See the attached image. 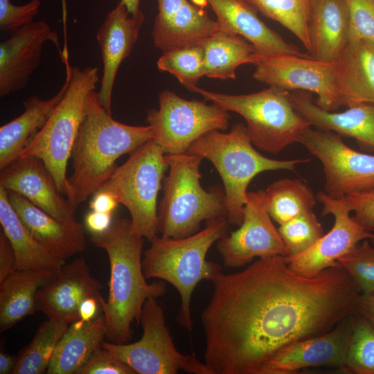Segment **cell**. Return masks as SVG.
Listing matches in <instances>:
<instances>
[{
  "mask_svg": "<svg viewBox=\"0 0 374 374\" xmlns=\"http://www.w3.org/2000/svg\"><path fill=\"white\" fill-rule=\"evenodd\" d=\"M350 33L348 8L345 0H312L308 23L310 56L336 62Z\"/></svg>",
  "mask_w": 374,
  "mask_h": 374,
  "instance_id": "obj_25",
  "label": "cell"
},
{
  "mask_svg": "<svg viewBox=\"0 0 374 374\" xmlns=\"http://www.w3.org/2000/svg\"><path fill=\"white\" fill-rule=\"evenodd\" d=\"M144 238L125 218L115 219L107 231L91 236L93 243L107 252L109 261L108 298L105 300L100 294L99 300L110 342L127 343L133 334L132 323H140L146 300L166 292L165 283L146 281L141 260Z\"/></svg>",
  "mask_w": 374,
  "mask_h": 374,
  "instance_id": "obj_2",
  "label": "cell"
},
{
  "mask_svg": "<svg viewBox=\"0 0 374 374\" xmlns=\"http://www.w3.org/2000/svg\"><path fill=\"white\" fill-rule=\"evenodd\" d=\"M140 10L131 15L120 1L109 12L99 27L96 38L103 62V75L98 98L100 105L112 114V97L118 68L131 53L144 21Z\"/></svg>",
  "mask_w": 374,
  "mask_h": 374,
  "instance_id": "obj_19",
  "label": "cell"
},
{
  "mask_svg": "<svg viewBox=\"0 0 374 374\" xmlns=\"http://www.w3.org/2000/svg\"><path fill=\"white\" fill-rule=\"evenodd\" d=\"M157 65L159 70L173 75L192 92L205 76L204 53L201 44L163 52Z\"/></svg>",
  "mask_w": 374,
  "mask_h": 374,
  "instance_id": "obj_36",
  "label": "cell"
},
{
  "mask_svg": "<svg viewBox=\"0 0 374 374\" xmlns=\"http://www.w3.org/2000/svg\"><path fill=\"white\" fill-rule=\"evenodd\" d=\"M337 62L344 106L374 103V44L350 37Z\"/></svg>",
  "mask_w": 374,
  "mask_h": 374,
  "instance_id": "obj_26",
  "label": "cell"
},
{
  "mask_svg": "<svg viewBox=\"0 0 374 374\" xmlns=\"http://www.w3.org/2000/svg\"><path fill=\"white\" fill-rule=\"evenodd\" d=\"M193 92L242 116L252 144L266 152L277 154L299 143L301 134L311 127L294 109L291 92L282 88L269 87L256 93L232 95L197 87Z\"/></svg>",
  "mask_w": 374,
  "mask_h": 374,
  "instance_id": "obj_8",
  "label": "cell"
},
{
  "mask_svg": "<svg viewBox=\"0 0 374 374\" xmlns=\"http://www.w3.org/2000/svg\"><path fill=\"white\" fill-rule=\"evenodd\" d=\"M278 229L288 250L287 256L305 251L324 234L322 226L312 211L280 224Z\"/></svg>",
  "mask_w": 374,
  "mask_h": 374,
  "instance_id": "obj_37",
  "label": "cell"
},
{
  "mask_svg": "<svg viewBox=\"0 0 374 374\" xmlns=\"http://www.w3.org/2000/svg\"><path fill=\"white\" fill-rule=\"evenodd\" d=\"M119 203L116 195L112 191L101 187L92 195L89 208L91 211L112 214Z\"/></svg>",
  "mask_w": 374,
  "mask_h": 374,
  "instance_id": "obj_44",
  "label": "cell"
},
{
  "mask_svg": "<svg viewBox=\"0 0 374 374\" xmlns=\"http://www.w3.org/2000/svg\"><path fill=\"white\" fill-rule=\"evenodd\" d=\"M62 3V19L64 26V30H66V0H61Z\"/></svg>",
  "mask_w": 374,
  "mask_h": 374,
  "instance_id": "obj_50",
  "label": "cell"
},
{
  "mask_svg": "<svg viewBox=\"0 0 374 374\" xmlns=\"http://www.w3.org/2000/svg\"><path fill=\"white\" fill-rule=\"evenodd\" d=\"M66 69V91L47 121L30 139L19 158L42 160L51 174L59 192L66 197L71 186L66 176L68 161L83 121L89 93L99 80L98 69L71 66L69 55L62 60Z\"/></svg>",
  "mask_w": 374,
  "mask_h": 374,
  "instance_id": "obj_5",
  "label": "cell"
},
{
  "mask_svg": "<svg viewBox=\"0 0 374 374\" xmlns=\"http://www.w3.org/2000/svg\"><path fill=\"white\" fill-rule=\"evenodd\" d=\"M253 78L269 87L317 94L316 104L327 111L344 106L337 62L315 60L310 55L278 54L258 56Z\"/></svg>",
  "mask_w": 374,
  "mask_h": 374,
  "instance_id": "obj_12",
  "label": "cell"
},
{
  "mask_svg": "<svg viewBox=\"0 0 374 374\" xmlns=\"http://www.w3.org/2000/svg\"><path fill=\"white\" fill-rule=\"evenodd\" d=\"M247 127L233 125L230 132L214 130L194 141L186 152L210 161L224 184L227 220L240 226L247 202V187L259 173L265 171L293 170L308 159L275 160L260 154L252 145Z\"/></svg>",
  "mask_w": 374,
  "mask_h": 374,
  "instance_id": "obj_6",
  "label": "cell"
},
{
  "mask_svg": "<svg viewBox=\"0 0 374 374\" xmlns=\"http://www.w3.org/2000/svg\"><path fill=\"white\" fill-rule=\"evenodd\" d=\"M228 227L226 217L208 220L203 230L188 237L157 235L145 251L142 269L145 278L165 280L177 289L181 299L177 320L188 331L193 329L190 301L195 288L200 281H212L222 272L220 265L206 256L212 244L227 234Z\"/></svg>",
  "mask_w": 374,
  "mask_h": 374,
  "instance_id": "obj_4",
  "label": "cell"
},
{
  "mask_svg": "<svg viewBox=\"0 0 374 374\" xmlns=\"http://www.w3.org/2000/svg\"><path fill=\"white\" fill-rule=\"evenodd\" d=\"M351 317L326 333L284 347L262 366L258 374H292L322 366L340 369L346 359Z\"/></svg>",
  "mask_w": 374,
  "mask_h": 374,
  "instance_id": "obj_18",
  "label": "cell"
},
{
  "mask_svg": "<svg viewBox=\"0 0 374 374\" xmlns=\"http://www.w3.org/2000/svg\"><path fill=\"white\" fill-rule=\"evenodd\" d=\"M152 139L151 127L121 123L99 103L98 92L89 95L84 116L73 148V173L68 177L71 207L100 188L117 166L116 160Z\"/></svg>",
  "mask_w": 374,
  "mask_h": 374,
  "instance_id": "obj_3",
  "label": "cell"
},
{
  "mask_svg": "<svg viewBox=\"0 0 374 374\" xmlns=\"http://www.w3.org/2000/svg\"><path fill=\"white\" fill-rule=\"evenodd\" d=\"M0 186L24 197L59 221H77L75 211L62 197L51 174L39 159L19 158L1 170Z\"/></svg>",
  "mask_w": 374,
  "mask_h": 374,
  "instance_id": "obj_20",
  "label": "cell"
},
{
  "mask_svg": "<svg viewBox=\"0 0 374 374\" xmlns=\"http://www.w3.org/2000/svg\"><path fill=\"white\" fill-rule=\"evenodd\" d=\"M357 314L363 316L374 326V293L361 295Z\"/></svg>",
  "mask_w": 374,
  "mask_h": 374,
  "instance_id": "obj_47",
  "label": "cell"
},
{
  "mask_svg": "<svg viewBox=\"0 0 374 374\" xmlns=\"http://www.w3.org/2000/svg\"><path fill=\"white\" fill-rule=\"evenodd\" d=\"M317 198L310 188L299 179H283L264 190L265 208L279 225L312 211Z\"/></svg>",
  "mask_w": 374,
  "mask_h": 374,
  "instance_id": "obj_32",
  "label": "cell"
},
{
  "mask_svg": "<svg viewBox=\"0 0 374 374\" xmlns=\"http://www.w3.org/2000/svg\"><path fill=\"white\" fill-rule=\"evenodd\" d=\"M58 269H15L0 282V330L12 328L36 311L40 287Z\"/></svg>",
  "mask_w": 374,
  "mask_h": 374,
  "instance_id": "obj_29",
  "label": "cell"
},
{
  "mask_svg": "<svg viewBox=\"0 0 374 374\" xmlns=\"http://www.w3.org/2000/svg\"><path fill=\"white\" fill-rule=\"evenodd\" d=\"M17 360V356L14 357L3 351L0 353V373H12Z\"/></svg>",
  "mask_w": 374,
  "mask_h": 374,
  "instance_id": "obj_48",
  "label": "cell"
},
{
  "mask_svg": "<svg viewBox=\"0 0 374 374\" xmlns=\"http://www.w3.org/2000/svg\"><path fill=\"white\" fill-rule=\"evenodd\" d=\"M169 173L163 179V196L158 210L161 236L182 238L197 233L200 224L227 218L225 193L220 188L205 190L200 184L202 157L189 152L165 154Z\"/></svg>",
  "mask_w": 374,
  "mask_h": 374,
  "instance_id": "obj_7",
  "label": "cell"
},
{
  "mask_svg": "<svg viewBox=\"0 0 374 374\" xmlns=\"http://www.w3.org/2000/svg\"><path fill=\"white\" fill-rule=\"evenodd\" d=\"M99 294L97 296L88 297L81 303L79 308V319L90 321L100 315L101 305Z\"/></svg>",
  "mask_w": 374,
  "mask_h": 374,
  "instance_id": "obj_46",
  "label": "cell"
},
{
  "mask_svg": "<svg viewBox=\"0 0 374 374\" xmlns=\"http://www.w3.org/2000/svg\"><path fill=\"white\" fill-rule=\"evenodd\" d=\"M353 219L368 231L374 230V188L343 197Z\"/></svg>",
  "mask_w": 374,
  "mask_h": 374,
  "instance_id": "obj_42",
  "label": "cell"
},
{
  "mask_svg": "<svg viewBox=\"0 0 374 374\" xmlns=\"http://www.w3.org/2000/svg\"><path fill=\"white\" fill-rule=\"evenodd\" d=\"M224 265L238 268L255 258L287 256L289 253L264 204V190L247 193L240 228L217 240Z\"/></svg>",
  "mask_w": 374,
  "mask_h": 374,
  "instance_id": "obj_15",
  "label": "cell"
},
{
  "mask_svg": "<svg viewBox=\"0 0 374 374\" xmlns=\"http://www.w3.org/2000/svg\"><path fill=\"white\" fill-rule=\"evenodd\" d=\"M102 285L92 276L87 261L78 258L62 265L39 290L36 311L48 319L70 324L79 319V308L87 298L97 296Z\"/></svg>",
  "mask_w": 374,
  "mask_h": 374,
  "instance_id": "obj_17",
  "label": "cell"
},
{
  "mask_svg": "<svg viewBox=\"0 0 374 374\" xmlns=\"http://www.w3.org/2000/svg\"><path fill=\"white\" fill-rule=\"evenodd\" d=\"M69 325L47 318L39 326L30 342L17 355L12 374L46 373L57 344Z\"/></svg>",
  "mask_w": 374,
  "mask_h": 374,
  "instance_id": "obj_33",
  "label": "cell"
},
{
  "mask_svg": "<svg viewBox=\"0 0 374 374\" xmlns=\"http://www.w3.org/2000/svg\"><path fill=\"white\" fill-rule=\"evenodd\" d=\"M161 147L150 139L117 166L102 187L108 188L128 210L134 229L150 242L157 235V197L168 169Z\"/></svg>",
  "mask_w": 374,
  "mask_h": 374,
  "instance_id": "obj_9",
  "label": "cell"
},
{
  "mask_svg": "<svg viewBox=\"0 0 374 374\" xmlns=\"http://www.w3.org/2000/svg\"><path fill=\"white\" fill-rule=\"evenodd\" d=\"M103 315L90 321L70 323L58 341L46 371L48 374H77L106 337Z\"/></svg>",
  "mask_w": 374,
  "mask_h": 374,
  "instance_id": "obj_28",
  "label": "cell"
},
{
  "mask_svg": "<svg viewBox=\"0 0 374 374\" xmlns=\"http://www.w3.org/2000/svg\"><path fill=\"white\" fill-rule=\"evenodd\" d=\"M290 98L294 109L311 126L354 138L362 149L374 152V103H359L332 112L319 107L311 92H291Z\"/></svg>",
  "mask_w": 374,
  "mask_h": 374,
  "instance_id": "obj_24",
  "label": "cell"
},
{
  "mask_svg": "<svg viewBox=\"0 0 374 374\" xmlns=\"http://www.w3.org/2000/svg\"><path fill=\"white\" fill-rule=\"evenodd\" d=\"M67 87L65 81L52 98L44 100L37 96L26 98L24 112L0 127L1 170L17 160L33 135L44 125L51 112L62 98Z\"/></svg>",
  "mask_w": 374,
  "mask_h": 374,
  "instance_id": "obj_27",
  "label": "cell"
},
{
  "mask_svg": "<svg viewBox=\"0 0 374 374\" xmlns=\"http://www.w3.org/2000/svg\"><path fill=\"white\" fill-rule=\"evenodd\" d=\"M212 283L202 314L204 362L212 374H258L284 347L357 314L362 295L341 267L308 278L291 270L283 256L221 272Z\"/></svg>",
  "mask_w": 374,
  "mask_h": 374,
  "instance_id": "obj_1",
  "label": "cell"
},
{
  "mask_svg": "<svg viewBox=\"0 0 374 374\" xmlns=\"http://www.w3.org/2000/svg\"><path fill=\"white\" fill-rule=\"evenodd\" d=\"M299 143L321 162L328 195L342 198L374 188V155L359 152L339 134L317 128L305 130Z\"/></svg>",
  "mask_w": 374,
  "mask_h": 374,
  "instance_id": "obj_13",
  "label": "cell"
},
{
  "mask_svg": "<svg viewBox=\"0 0 374 374\" xmlns=\"http://www.w3.org/2000/svg\"><path fill=\"white\" fill-rule=\"evenodd\" d=\"M348 8L350 37L374 44V0H345Z\"/></svg>",
  "mask_w": 374,
  "mask_h": 374,
  "instance_id": "obj_39",
  "label": "cell"
},
{
  "mask_svg": "<svg viewBox=\"0 0 374 374\" xmlns=\"http://www.w3.org/2000/svg\"><path fill=\"white\" fill-rule=\"evenodd\" d=\"M111 213L91 211L84 218V225L91 235H98L107 231L112 224Z\"/></svg>",
  "mask_w": 374,
  "mask_h": 374,
  "instance_id": "obj_45",
  "label": "cell"
},
{
  "mask_svg": "<svg viewBox=\"0 0 374 374\" xmlns=\"http://www.w3.org/2000/svg\"><path fill=\"white\" fill-rule=\"evenodd\" d=\"M340 370L374 374V326L359 314L351 317L346 359Z\"/></svg>",
  "mask_w": 374,
  "mask_h": 374,
  "instance_id": "obj_35",
  "label": "cell"
},
{
  "mask_svg": "<svg viewBox=\"0 0 374 374\" xmlns=\"http://www.w3.org/2000/svg\"><path fill=\"white\" fill-rule=\"evenodd\" d=\"M230 118L229 112L215 103L188 100L165 89L159 95V109L148 111L146 122L152 139L165 154H173L186 152L207 132L227 130Z\"/></svg>",
  "mask_w": 374,
  "mask_h": 374,
  "instance_id": "obj_11",
  "label": "cell"
},
{
  "mask_svg": "<svg viewBox=\"0 0 374 374\" xmlns=\"http://www.w3.org/2000/svg\"><path fill=\"white\" fill-rule=\"evenodd\" d=\"M204 53L205 76L235 79L236 69L242 64H256L258 55L244 37L220 30L202 44Z\"/></svg>",
  "mask_w": 374,
  "mask_h": 374,
  "instance_id": "obj_31",
  "label": "cell"
},
{
  "mask_svg": "<svg viewBox=\"0 0 374 374\" xmlns=\"http://www.w3.org/2000/svg\"><path fill=\"white\" fill-rule=\"evenodd\" d=\"M317 198L323 204L322 215L335 217L332 228L305 251L286 256L289 268L308 278L315 277L328 268L341 267L337 262L339 258L361 241L374 239L373 233L350 215L351 211L343 197L335 198L321 191Z\"/></svg>",
  "mask_w": 374,
  "mask_h": 374,
  "instance_id": "obj_14",
  "label": "cell"
},
{
  "mask_svg": "<svg viewBox=\"0 0 374 374\" xmlns=\"http://www.w3.org/2000/svg\"><path fill=\"white\" fill-rule=\"evenodd\" d=\"M77 374H135V372L112 353L100 346Z\"/></svg>",
  "mask_w": 374,
  "mask_h": 374,
  "instance_id": "obj_41",
  "label": "cell"
},
{
  "mask_svg": "<svg viewBox=\"0 0 374 374\" xmlns=\"http://www.w3.org/2000/svg\"><path fill=\"white\" fill-rule=\"evenodd\" d=\"M40 5L39 0H30L22 5H15L10 0H0V30L12 33L33 21Z\"/></svg>",
  "mask_w": 374,
  "mask_h": 374,
  "instance_id": "obj_40",
  "label": "cell"
},
{
  "mask_svg": "<svg viewBox=\"0 0 374 374\" xmlns=\"http://www.w3.org/2000/svg\"><path fill=\"white\" fill-rule=\"evenodd\" d=\"M16 269V256L12 246L4 233L0 232V282Z\"/></svg>",
  "mask_w": 374,
  "mask_h": 374,
  "instance_id": "obj_43",
  "label": "cell"
},
{
  "mask_svg": "<svg viewBox=\"0 0 374 374\" xmlns=\"http://www.w3.org/2000/svg\"><path fill=\"white\" fill-rule=\"evenodd\" d=\"M262 15L291 31L308 51L312 0H249Z\"/></svg>",
  "mask_w": 374,
  "mask_h": 374,
  "instance_id": "obj_34",
  "label": "cell"
},
{
  "mask_svg": "<svg viewBox=\"0 0 374 374\" xmlns=\"http://www.w3.org/2000/svg\"><path fill=\"white\" fill-rule=\"evenodd\" d=\"M10 204L33 237L55 256L66 260L86 245L84 228L78 221H59L24 197L7 190Z\"/></svg>",
  "mask_w": 374,
  "mask_h": 374,
  "instance_id": "obj_23",
  "label": "cell"
},
{
  "mask_svg": "<svg viewBox=\"0 0 374 374\" xmlns=\"http://www.w3.org/2000/svg\"><path fill=\"white\" fill-rule=\"evenodd\" d=\"M127 9L131 15H136L141 10L139 9L140 0H120Z\"/></svg>",
  "mask_w": 374,
  "mask_h": 374,
  "instance_id": "obj_49",
  "label": "cell"
},
{
  "mask_svg": "<svg viewBox=\"0 0 374 374\" xmlns=\"http://www.w3.org/2000/svg\"><path fill=\"white\" fill-rule=\"evenodd\" d=\"M141 338L132 344L103 342L102 346L138 374H175L179 369L193 374H212L204 363L175 348L166 326L164 312L157 299L143 305Z\"/></svg>",
  "mask_w": 374,
  "mask_h": 374,
  "instance_id": "obj_10",
  "label": "cell"
},
{
  "mask_svg": "<svg viewBox=\"0 0 374 374\" xmlns=\"http://www.w3.org/2000/svg\"><path fill=\"white\" fill-rule=\"evenodd\" d=\"M0 224L16 256V269H59L66 262L46 250L30 234L0 186Z\"/></svg>",
  "mask_w": 374,
  "mask_h": 374,
  "instance_id": "obj_30",
  "label": "cell"
},
{
  "mask_svg": "<svg viewBox=\"0 0 374 374\" xmlns=\"http://www.w3.org/2000/svg\"><path fill=\"white\" fill-rule=\"evenodd\" d=\"M337 262L353 279L361 294L374 293V247L367 240Z\"/></svg>",
  "mask_w": 374,
  "mask_h": 374,
  "instance_id": "obj_38",
  "label": "cell"
},
{
  "mask_svg": "<svg viewBox=\"0 0 374 374\" xmlns=\"http://www.w3.org/2000/svg\"><path fill=\"white\" fill-rule=\"evenodd\" d=\"M158 13L152 37L163 53L186 46L200 44L218 30L204 7L188 0H157Z\"/></svg>",
  "mask_w": 374,
  "mask_h": 374,
  "instance_id": "obj_21",
  "label": "cell"
},
{
  "mask_svg": "<svg viewBox=\"0 0 374 374\" xmlns=\"http://www.w3.org/2000/svg\"><path fill=\"white\" fill-rule=\"evenodd\" d=\"M373 240H374V239H373Z\"/></svg>",
  "mask_w": 374,
  "mask_h": 374,
  "instance_id": "obj_51",
  "label": "cell"
},
{
  "mask_svg": "<svg viewBox=\"0 0 374 374\" xmlns=\"http://www.w3.org/2000/svg\"><path fill=\"white\" fill-rule=\"evenodd\" d=\"M50 41L63 57L58 35L44 21H32L0 43V96L25 88L40 64L44 44Z\"/></svg>",
  "mask_w": 374,
  "mask_h": 374,
  "instance_id": "obj_16",
  "label": "cell"
},
{
  "mask_svg": "<svg viewBox=\"0 0 374 374\" xmlns=\"http://www.w3.org/2000/svg\"><path fill=\"white\" fill-rule=\"evenodd\" d=\"M203 7L208 5L217 17L218 30L240 35L250 42L260 57L278 54L307 56L269 28L258 16L249 0H192Z\"/></svg>",
  "mask_w": 374,
  "mask_h": 374,
  "instance_id": "obj_22",
  "label": "cell"
}]
</instances>
